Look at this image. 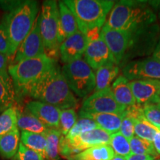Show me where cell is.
Returning <instances> with one entry per match:
<instances>
[{
  "label": "cell",
  "mask_w": 160,
  "mask_h": 160,
  "mask_svg": "<svg viewBox=\"0 0 160 160\" xmlns=\"http://www.w3.org/2000/svg\"><path fill=\"white\" fill-rule=\"evenodd\" d=\"M102 37L114 58L116 64L120 63L131 48L133 33L127 31H119L105 25L102 28Z\"/></svg>",
  "instance_id": "obj_10"
},
{
  "label": "cell",
  "mask_w": 160,
  "mask_h": 160,
  "mask_svg": "<svg viewBox=\"0 0 160 160\" xmlns=\"http://www.w3.org/2000/svg\"><path fill=\"white\" fill-rule=\"evenodd\" d=\"M88 39L81 31L68 37L59 46V53L62 61L68 64L82 59L88 45Z\"/></svg>",
  "instance_id": "obj_15"
},
{
  "label": "cell",
  "mask_w": 160,
  "mask_h": 160,
  "mask_svg": "<svg viewBox=\"0 0 160 160\" xmlns=\"http://www.w3.org/2000/svg\"><path fill=\"white\" fill-rule=\"evenodd\" d=\"M159 160H160V159H159Z\"/></svg>",
  "instance_id": "obj_45"
},
{
  "label": "cell",
  "mask_w": 160,
  "mask_h": 160,
  "mask_svg": "<svg viewBox=\"0 0 160 160\" xmlns=\"http://www.w3.org/2000/svg\"><path fill=\"white\" fill-rule=\"evenodd\" d=\"M111 160H126V159H125V157H122V156H119V155L115 154L114 157H113Z\"/></svg>",
  "instance_id": "obj_42"
},
{
  "label": "cell",
  "mask_w": 160,
  "mask_h": 160,
  "mask_svg": "<svg viewBox=\"0 0 160 160\" xmlns=\"http://www.w3.org/2000/svg\"><path fill=\"white\" fill-rule=\"evenodd\" d=\"M77 116L74 108L61 110L59 117V131L65 137L77 122Z\"/></svg>",
  "instance_id": "obj_31"
},
{
  "label": "cell",
  "mask_w": 160,
  "mask_h": 160,
  "mask_svg": "<svg viewBox=\"0 0 160 160\" xmlns=\"http://www.w3.org/2000/svg\"><path fill=\"white\" fill-rule=\"evenodd\" d=\"M17 127L22 131H28L31 133H45L48 128L35 116L29 111L25 109L23 111L17 108Z\"/></svg>",
  "instance_id": "obj_20"
},
{
  "label": "cell",
  "mask_w": 160,
  "mask_h": 160,
  "mask_svg": "<svg viewBox=\"0 0 160 160\" xmlns=\"http://www.w3.org/2000/svg\"><path fill=\"white\" fill-rule=\"evenodd\" d=\"M57 65L56 60L46 55L24 59L8 66L16 96L28 95L30 90L48 71Z\"/></svg>",
  "instance_id": "obj_3"
},
{
  "label": "cell",
  "mask_w": 160,
  "mask_h": 160,
  "mask_svg": "<svg viewBox=\"0 0 160 160\" xmlns=\"http://www.w3.org/2000/svg\"><path fill=\"white\" fill-rule=\"evenodd\" d=\"M109 145L114 151L116 155L125 157L131 153L129 140L126 139L119 132L111 134Z\"/></svg>",
  "instance_id": "obj_30"
},
{
  "label": "cell",
  "mask_w": 160,
  "mask_h": 160,
  "mask_svg": "<svg viewBox=\"0 0 160 160\" xmlns=\"http://www.w3.org/2000/svg\"><path fill=\"white\" fill-rule=\"evenodd\" d=\"M40 15V31L45 46V55L56 59L59 45L58 42L59 11L56 1H45Z\"/></svg>",
  "instance_id": "obj_6"
},
{
  "label": "cell",
  "mask_w": 160,
  "mask_h": 160,
  "mask_svg": "<svg viewBox=\"0 0 160 160\" xmlns=\"http://www.w3.org/2000/svg\"><path fill=\"white\" fill-rule=\"evenodd\" d=\"M84 55V59L92 69L97 70L108 65H117L102 35L99 39L88 43Z\"/></svg>",
  "instance_id": "obj_14"
},
{
  "label": "cell",
  "mask_w": 160,
  "mask_h": 160,
  "mask_svg": "<svg viewBox=\"0 0 160 160\" xmlns=\"http://www.w3.org/2000/svg\"><path fill=\"white\" fill-rule=\"evenodd\" d=\"M153 58L155 60H157L158 62L160 63V39L158 41L154 48V51H153Z\"/></svg>",
  "instance_id": "obj_41"
},
{
  "label": "cell",
  "mask_w": 160,
  "mask_h": 160,
  "mask_svg": "<svg viewBox=\"0 0 160 160\" xmlns=\"http://www.w3.org/2000/svg\"><path fill=\"white\" fill-rule=\"evenodd\" d=\"M153 144L154 146V148L158 154L160 155V131H159L155 135L153 140Z\"/></svg>",
  "instance_id": "obj_40"
},
{
  "label": "cell",
  "mask_w": 160,
  "mask_h": 160,
  "mask_svg": "<svg viewBox=\"0 0 160 160\" xmlns=\"http://www.w3.org/2000/svg\"><path fill=\"white\" fill-rule=\"evenodd\" d=\"M20 133L17 128L0 137V155L5 159H11L19 150Z\"/></svg>",
  "instance_id": "obj_23"
},
{
  "label": "cell",
  "mask_w": 160,
  "mask_h": 160,
  "mask_svg": "<svg viewBox=\"0 0 160 160\" xmlns=\"http://www.w3.org/2000/svg\"><path fill=\"white\" fill-rule=\"evenodd\" d=\"M17 128V108H9L0 115V137Z\"/></svg>",
  "instance_id": "obj_28"
},
{
  "label": "cell",
  "mask_w": 160,
  "mask_h": 160,
  "mask_svg": "<svg viewBox=\"0 0 160 160\" xmlns=\"http://www.w3.org/2000/svg\"><path fill=\"white\" fill-rule=\"evenodd\" d=\"M20 2H21V1H1L0 2V5L2 6V8L5 10H8V11H11V10L15 8Z\"/></svg>",
  "instance_id": "obj_39"
},
{
  "label": "cell",
  "mask_w": 160,
  "mask_h": 160,
  "mask_svg": "<svg viewBox=\"0 0 160 160\" xmlns=\"http://www.w3.org/2000/svg\"><path fill=\"white\" fill-rule=\"evenodd\" d=\"M26 109L46 126L48 128L59 130V117L61 109L42 102L31 101L26 105Z\"/></svg>",
  "instance_id": "obj_16"
},
{
  "label": "cell",
  "mask_w": 160,
  "mask_h": 160,
  "mask_svg": "<svg viewBox=\"0 0 160 160\" xmlns=\"http://www.w3.org/2000/svg\"><path fill=\"white\" fill-rule=\"evenodd\" d=\"M98 128H99V125L93 120L88 119V118H79L75 125L73 126V128L70 130L68 133L65 136V137L68 139H72L82 133L92 131Z\"/></svg>",
  "instance_id": "obj_32"
},
{
  "label": "cell",
  "mask_w": 160,
  "mask_h": 160,
  "mask_svg": "<svg viewBox=\"0 0 160 160\" xmlns=\"http://www.w3.org/2000/svg\"><path fill=\"white\" fill-rule=\"evenodd\" d=\"M73 13L79 31L85 33L90 29L102 28L114 5L111 0H65Z\"/></svg>",
  "instance_id": "obj_5"
},
{
  "label": "cell",
  "mask_w": 160,
  "mask_h": 160,
  "mask_svg": "<svg viewBox=\"0 0 160 160\" xmlns=\"http://www.w3.org/2000/svg\"><path fill=\"white\" fill-rule=\"evenodd\" d=\"M28 95L37 101L50 104L61 110L74 108L77 105V99L57 65L32 86Z\"/></svg>",
  "instance_id": "obj_1"
},
{
  "label": "cell",
  "mask_w": 160,
  "mask_h": 160,
  "mask_svg": "<svg viewBox=\"0 0 160 160\" xmlns=\"http://www.w3.org/2000/svg\"><path fill=\"white\" fill-rule=\"evenodd\" d=\"M116 101L126 108L137 105V102L130 86L129 80L120 75L114 80L111 87Z\"/></svg>",
  "instance_id": "obj_19"
},
{
  "label": "cell",
  "mask_w": 160,
  "mask_h": 160,
  "mask_svg": "<svg viewBox=\"0 0 160 160\" xmlns=\"http://www.w3.org/2000/svg\"><path fill=\"white\" fill-rule=\"evenodd\" d=\"M119 68L117 65H108L97 70L95 74V91H100L111 88L113 81L119 74Z\"/></svg>",
  "instance_id": "obj_22"
},
{
  "label": "cell",
  "mask_w": 160,
  "mask_h": 160,
  "mask_svg": "<svg viewBox=\"0 0 160 160\" xmlns=\"http://www.w3.org/2000/svg\"><path fill=\"white\" fill-rule=\"evenodd\" d=\"M157 157L151 155H142V154H133L130 153L125 157L126 160H155Z\"/></svg>",
  "instance_id": "obj_38"
},
{
  "label": "cell",
  "mask_w": 160,
  "mask_h": 160,
  "mask_svg": "<svg viewBox=\"0 0 160 160\" xmlns=\"http://www.w3.org/2000/svg\"><path fill=\"white\" fill-rule=\"evenodd\" d=\"M159 105V107L160 108V103H159V105Z\"/></svg>",
  "instance_id": "obj_43"
},
{
  "label": "cell",
  "mask_w": 160,
  "mask_h": 160,
  "mask_svg": "<svg viewBox=\"0 0 160 160\" xmlns=\"http://www.w3.org/2000/svg\"><path fill=\"white\" fill-rule=\"evenodd\" d=\"M143 116L148 122L160 131V108L158 105H148L142 107Z\"/></svg>",
  "instance_id": "obj_33"
},
{
  "label": "cell",
  "mask_w": 160,
  "mask_h": 160,
  "mask_svg": "<svg viewBox=\"0 0 160 160\" xmlns=\"http://www.w3.org/2000/svg\"><path fill=\"white\" fill-rule=\"evenodd\" d=\"M17 157L18 160H45L41 153L25 147L22 142L19 143Z\"/></svg>",
  "instance_id": "obj_35"
},
{
  "label": "cell",
  "mask_w": 160,
  "mask_h": 160,
  "mask_svg": "<svg viewBox=\"0 0 160 160\" xmlns=\"http://www.w3.org/2000/svg\"><path fill=\"white\" fill-rule=\"evenodd\" d=\"M115 153L109 145H97L90 148L68 160H111Z\"/></svg>",
  "instance_id": "obj_21"
},
{
  "label": "cell",
  "mask_w": 160,
  "mask_h": 160,
  "mask_svg": "<svg viewBox=\"0 0 160 160\" xmlns=\"http://www.w3.org/2000/svg\"><path fill=\"white\" fill-rule=\"evenodd\" d=\"M111 136V133L100 128L85 132L72 139L62 136L59 142V154L68 159L90 148L109 145Z\"/></svg>",
  "instance_id": "obj_8"
},
{
  "label": "cell",
  "mask_w": 160,
  "mask_h": 160,
  "mask_svg": "<svg viewBox=\"0 0 160 160\" xmlns=\"http://www.w3.org/2000/svg\"><path fill=\"white\" fill-rule=\"evenodd\" d=\"M0 53H2L8 57H12L9 37L3 22L0 23Z\"/></svg>",
  "instance_id": "obj_36"
},
{
  "label": "cell",
  "mask_w": 160,
  "mask_h": 160,
  "mask_svg": "<svg viewBox=\"0 0 160 160\" xmlns=\"http://www.w3.org/2000/svg\"><path fill=\"white\" fill-rule=\"evenodd\" d=\"M123 76L131 81L160 80V63L153 57L130 62L122 70Z\"/></svg>",
  "instance_id": "obj_12"
},
{
  "label": "cell",
  "mask_w": 160,
  "mask_h": 160,
  "mask_svg": "<svg viewBox=\"0 0 160 160\" xmlns=\"http://www.w3.org/2000/svg\"><path fill=\"white\" fill-rule=\"evenodd\" d=\"M8 57L0 53V76L4 77H9L8 73Z\"/></svg>",
  "instance_id": "obj_37"
},
{
  "label": "cell",
  "mask_w": 160,
  "mask_h": 160,
  "mask_svg": "<svg viewBox=\"0 0 160 160\" xmlns=\"http://www.w3.org/2000/svg\"><path fill=\"white\" fill-rule=\"evenodd\" d=\"M79 118H88L96 122L100 128L108 132L111 134L119 131L122 121L124 118V113H89L83 111H79Z\"/></svg>",
  "instance_id": "obj_18"
},
{
  "label": "cell",
  "mask_w": 160,
  "mask_h": 160,
  "mask_svg": "<svg viewBox=\"0 0 160 160\" xmlns=\"http://www.w3.org/2000/svg\"><path fill=\"white\" fill-rule=\"evenodd\" d=\"M61 71L70 89L79 97H88L95 90V73L82 58L65 64Z\"/></svg>",
  "instance_id": "obj_7"
},
{
  "label": "cell",
  "mask_w": 160,
  "mask_h": 160,
  "mask_svg": "<svg viewBox=\"0 0 160 160\" xmlns=\"http://www.w3.org/2000/svg\"><path fill=\"white\" fill-rule=\"evenodd\" d=\"M20 139H21V142L25 147L39 152L45 157L46 138L44 133L22 131L20 134Z\"/></svg>",
  "instance_id": "obj_26"
},
{
  "label": "cell",
  "mask_w": 160,
  "mask_h": 160,
  "mask_svg": "<svg viewBox=\"0 0 160 160\" xmlns=\"http://www.w3.org/2000/svg\"><path fill=\"white\" fill-rule=\"evenodd\" d=\"M159 19H160V13H159Z\"/></svg>",
  "instance_id": "obj_44"
},
{
  "label": "cell",
  "mask_w": 160,
  "mask_h": 160,
  "mask_svg": "<svg viewBox=\"0 0 160 160\" xmlns=\"http://www.w3.org/2000/svg\"><path fill=\"white\" fill-rule=\"evenodd\" d=\"M131 153L133 154L151 155L157 157L158 153L156 151L153 142L147 140L133 137L129 141Z\"/></svg>",
  "instance_id": "obj_29"
},
{
  "label": "cell",
  "mask_w": 160,
  "mask_h": 160,
  "mask_svg": "<svg viewBox=\"0 0 160 160\" xmlns=\"http://www.w3.org/2000/svg\"><path fill=\"white\" fill-rule=\"evenodd\" d=\"M137 105L142 107L160 103V80H135L130 82Z\"/></svg>",
  "instance_id": "obj_13"
},
{
  "label": "cell",
  "mask_w": 160,
  "mask_h": 160,
  "mask_svg": "<svg viewBox=\"0 0 160 160\" xmlns=\"http://www.w3.org/2000/svg\"><path fill=\"white\" fill-rule=\"evenodd\" d=\"M40 15H38L31 31L18 48L14 62L45 55V46L40 31Z\"/></svg>",
  "instance_id": "obj_11"
},
{
  "label": "cell",
  "mask_w": 160,
  "mask_h": 160,
  "mask_svg": "<svg viewBox=\"0 0 160 160\" xmlns=\"http://www.w3.org/2000/svg\"><path fill=\"white\" fill-rule=\"evenodd\" d=\"M157 20L153 8L139 1H119L113 5L105 25L111 28L134 33L150 27Z\"/></svg>",
  "instance_id": "obj_2"
},
{
  "label": "cell",
  "mask_w": 160,
  "mask_h": 160,
  "mask_svg": "<svg viewBox=\"0 0 160 160\" xmlns=\"http://www.w3.org/2000/svg\"><path fill=\"white\" fill-rule=\"evenodd\" d=\"M119 133L129 141L134 137V121L131 117L124 112V118L120 126Z\"/></svg>",
  "instance_id": "obj_34"
},
{
  "label": "cell",
  "mask_w": 160,
  "mask_h": 160,
  "mask_svg": "<svg viewBox=\"0 0 160 160\" xmlns=\"http://www.w3.org/2000/svg\"><path fill=\"white\" fill-rule=\"evenodd\" d=\"M133 119L134 121V133L137 137L153 142V138L159 130L151 125L145 119L143 114L133 117Z\"/></svg>",
  "instance_id": "obj_27"
},
{
  "label": "cell",
  "mask_w": 160,
  "mask_h": 160,
  "mask_svg": "<svg viewBox=\"0 0 160 160\" xmlns=\"http://www.w3.org/2000/svg\"><path fill=\"white\" fill-rule=\"evenodd\" d=\"M37 13V2L27 0L21 1L5 17L2 22L9 37L12 57L16 54L18 48L31 31Z\"/></svg>",
  "instance_id": "obj_4"
},
{
  "label": "cell",
  "mask_w": 160,
  "mask_h": 160,
  "mask_svg": "<svg viewBox=\"0 0 160 160\" xmlns=\"http://www.w3.org/2000/svg\"><path fill=\"white\" fill-rule=\"evenodd\" d=\"M58 7L59 11L58 42L60 46L68 37L79 31V28L74 15L64 1L59 2Z\"/></svg>",
  "instance_id": "obj_17"
},
{
  "label": "cell",
  "mask_w": 160,
  "mask_h": 160,
  "mask_svg": "<svg viewBox=\"0 0 160 160\" xmlns=\"http://www.w3.org/2000/svg\"><path fill=\"white\" fill-rule=\"evenodd\" d=\"M15 98L16 93L11 77L0 76V112L12 107Z\"/></svg>",
  "instance_id": "obj_24"
},
{
  "label": "cell",
  "mask_w": 160,
  "mask_h": 160,
  "mask_svg": "<svg viewBox=\"0 0 160 160\" xmlns=\"http://www.w3.org/2000/svg\"><path fill=\"white\" fill-rule=\"evenodd\" d=\"M127 108L121 105L113 97L111 88L95 91L83 102L82 111L89 113L122 114Z\"/></svg>",
  "instance_id": "obj_9"
},
{
  "label": "cell",
  "mask_w": 160,
  "mask_h": 160,
  "mask_svg": "<svg viewBox=\"0 0 160 160\" xmlns=\"http://www.w3.org/2000/svg\"><path fill=\"white\" fill-rule=\"evenodd\" d=\"M46 138L45 159L47 160H59V142L62 133L59 130L48 128L44 133Z\"/></svg>",
  "instance_id": "obj_25"
}]
</instances>
